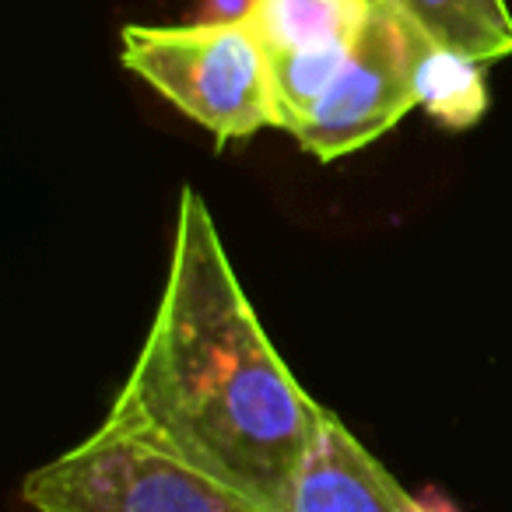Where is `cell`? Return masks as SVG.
I'll use <instances>...</instances> for the list:
<instances>
[{"mask_svg": "<svg viewBox=\"0 0 512 512\" xmlns=\"http://www.w3.org/2000/svg\"><path fill=\"white\" fill-rule=\"evenodd\" d=\"M369 15V0H253L249 29L267 60L351 46Z\"/></svg>", "mask_w": 512, "mask_h": 512, "instance_id": "obj_6", "label": "cell"}, {"mask_svg": "<svg viewBox=\"0 0 512 512\" xmlns=\"http://www.w3.org/2000/svg\"><path fill=\"white\" fill-rule=\"evenodd\" d=\"M295 512H428L334 411L323 414L320 439L295 491Z\"/></svg>", "mask_w": 512, "mask_h": 512, "instance_id": "obj_5", "label": "cell"}, {"mask_svg": "<svg viewBox=\"0 0 512 512\" xmlns=\"http://www.w3.org/2000/svg\"><path fill=\"white\" fill-rule=\"evenodd\" d=\"M323 414L256 320L204 197L183 186L155 320L102 428L295 512Z\"/></svg>", "mask_w": 512, "mask_h": 512, "instance_id": "obj_1", "label": "cell"}, {"mask_svg": "<svg viewBox=\"0 0 512 512\" xmlns=\"http://www.w3.org/2000/svg\"><path fill=\"white\" fill-rule=\"evenodd\" d=\"M36 512H267L141 439L95 428L25 477Z\"/></svg>", "mask_w": 512, "mask_h": 512, "instance_id": "obj_3", "label": "cell"}, {"mask_svg": "<svg viewBox=\"0 0 512 512\" xmlns=\"http://www.w3.org/2000/svg\"><path fill=\"white\" fill-rule=\"evenodd\" d=\"M418 106L442 127H474L488 109L484 64L432 46L418 71Z\"/></svg>", "mask_w": 512, "mask_h": 512, "instance_id": "obj_8", "label": "cell"}, {"mask_svg": "<svg viewBox=\"0 0 512 512\" xmlns=\"http://www.w3.org/2000/svg\"><path fill=\"white\" fill-rule=\"evenodd\" d=\"M435 50L491 64L512 53V15L505 0H393Z\"/></svg>", "mask_w": 512, "mask_h": 512, "instance_id": "obj_7", "label": "cell"}, {"mask_svg": "<svg viewBox=\"0 0 512 512\" xmlns=\"http://www.w3.org/2000/svg\"><path fill=\"white\" fill-rule=\"evenodd\" d=\"M120 60L183 116L218 137V148L274 127L267 53L249 22L127 25Z\"/></svg>", "mask_w": 512, "mask_h": 512, "instance_id": "obj_2", "label": "cell"}, {"mask_svg": "<svg viewBox=\"0 0 512 512\" xmlns=\"http://www.w3.org/2000/svg\"><path fill=\"white\" fill-rule=\"evenodd\" d=\"M428 36L393 0H369L341 74L295 141L320 162H334L379 141L418 106V71Z\"/></svg>", "mask_w": 512, "mask_h": 512, "instance_id": "obj_4", "label": "cell"}]
</instances>
